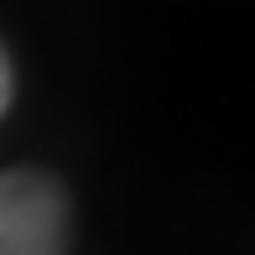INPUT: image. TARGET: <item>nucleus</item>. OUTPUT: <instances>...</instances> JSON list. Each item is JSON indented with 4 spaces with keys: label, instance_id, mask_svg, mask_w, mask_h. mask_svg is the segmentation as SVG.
<instances>
[{
    "label": "nucleus",
    "instance_id": "2",
    "mask_svg": "<svg viewBox=\"0 0 255 255\" xmlns=\"http://www.w3.org/2000/svg\"><path fill=\"white\" fill-rule=\"evenodd\" d=\"M10 89H16L10 84V57L0 52V115H5V104H10Z\"/></svg>",
    "mask_w": 255,
    "mask_h": 255
},
{
    "label": "nucleus",
    "instance_id": "1",
    "mask_svg": "<svg viewBox=\"0 0 255 255\" xmlns=\"http://www.w3.org/2000/svg\"><path fill=\"white\" fill-rule=\"evenodd\" d=\"M73 214L63 182L47 172H0V255H68Z\"/></svg>",
    "mask_w": 255,
    "mask_h": 255
}]
</instances>
